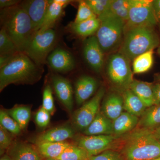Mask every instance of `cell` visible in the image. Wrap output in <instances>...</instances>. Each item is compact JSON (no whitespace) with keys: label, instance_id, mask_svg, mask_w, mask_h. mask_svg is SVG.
<instances>
[{"label":"cell","instance_id":"cell-1","mask_svg":"<svg viewBox=\"0 0 160 160\" xmlns=\"http://www.w3.org/2000/svg\"><path fill=\"white\" fill-rule=\"evenodd\" d=\"M114 150L124 160H151L160 157V144L149 132L137 129L118 138Z\"/></svg>","mask_w":160,"mask_h":160},{"label":"cell","instance_id":"cell-2","mask_svg":"<svg viewBox=\"0 0 160 160\" xmlns=\"http://www.w3.org/2000/svg\"><path fill=\"white\" fill-rule=\"evenodd\" d=\"M43 69L25 53L18 52L0 68V91L11 84L32 85L42 77Z\"/></svg>","mask_w":160,"mask_h":160},{"label":"cell","instance_id":"cell-3","mask_svg":"<svg viewBox=\"0 0 160 160\" xmlns=\"http://www.w3.org/2000/svg\"><path fill=\"white\" fill-rule=\"evenodd\" d=\"M0 17L2 28L23 52L35 32L29 15L19 4L1 9Z\"/></svg>","mask_w":160,"mask_h":160},{"label":"cell","instance_id":"cell-4","mask_svg":"<svg viewBox=\"0 0 160 160\" xmlns=\"http://www.w3.org/2000/svg\"><path fill=\"white\" fill-rule=\"evenodd\" d=\"M160 36L153 27H141L124 31V37L118 52L130 61L140 55L158 48Z\"/></svg>","mask_w":160,"mask_h":160},{"label":"cell","instance_id":"cell-5","mask_svg":"<svg viewBox=\"0 0 160 160\" xmlns=\"http://www.w3.org/2000/svg\"><path fill=\"white\" fill-rule=\"evenodd\" d=\"M131 61L118 52L109 56L106 66V74L112 91L122 94L130 88L133 82V72Z\"/></svg>","mask_w":160,"mask_h":160},{"label":"cell","instance_id":"cell-6","mask_svg":"<svg viewBox=\"0 0 160 160\" xmlns=\"http://www.w3.org/2000/svg\"><path fill=\"white\" fill-rule=\"evenodd\" d=\"M99 20L101 24L96 37L104 53L119 49L124 37L126 22L115 18Z\"/></svg>","mask_w":160,"mask_h":160},{"label":"cell","instance_id":"cell-7","mask_svg":"<svg viewBox=\"0 0 160 160\" xmlns=\"http://www.w3.org/2000/svg\"><path fill=\"white\" fill-rule=\"evenodd\" d=\"M57 39L56 32L52 29L38 31L33 35L23 52L35 64L42 67L54 48Z\"/></svg>","mask_w":160,"mask_h":160},{"label":"cell","instance_id":"cell-8","mask_svg":"<svg viewBox=\"0 0 160 160\" xmlns=\"http://www.w3.org/2000/svg\"><path fill=\"white\" fill-rule=\"evenodd\" d=\"M158 23L153 10L152 0H130L129 18L124 31L135 27L155 28Z\"/></svg>","mask_w":160,"mask_h":160},{"label":"cell","instance_id":"cell-9","mask_svg":"<svg viewBox=\"0 0 160 160\" xmlns=\"http://www.w3.org/2000/svg\"><path fill=\"white\" fill-rule=\"evenodd\" d=\"M105 93V87H101L91 99L72 113L71 125L75 131L83 132L91 124L100 111Z\"/></svg>","mask_w":160,"mask_h":160},{"label":"cell","instance_id":"cell-10","mask_svg":"<svg viewBox=\"0 0 160 160\" xmlns=\"http://www.w3.org/2000/svg\"><path fill=\"white\" fill-rule=\"evenodd\" d=\"M118 138L113 135H85L75 138V143L88 153L89 157L97 155L106 150L113 149Z\"/></svg>","mask_w":160,"mask_h":160},{"label":"cell","instance_id":"cell-11","mask_svg":"<svg viewBox=\"0 0 160 160\" xmlns=\"http://www.w3.org/2000/svg\"><path fill=\"white\" fill-rule=\"evenodd\" d=\"M52 88L58 99L69 113L73 108V92L70 81L57 74L51 77Z\"/></svg>","mask_w":160,"mask_h":160},{"label":"cell","instance_id":"cell-12","mask_svg":"<svg viewBox=\"0 0 160 160\" xmlns=\"http://www.w3.org/2000/svg\"><path fill=\"white\" fill-rule=\"evenodd\" d=\"M83 53L86 62L92 70L99 73L104 66V52L96 37L92 36L85 41Z\"/></svg>","mask_w":160,"mask_h":160},{"label":"cell","instance_id":"cell-13","mask_svg":"<svg viewBox=\"0 0 160 160\" xmlns=\"http://www.w3.org/2000/svg\"><path fill=\"white\" fill-rule=\"evenodd\" d=\"M51 2L49 0H27L20 3L31 19L35 32L42 27Z\"/></svg>","mask_w":160,"mask_h":160},{"label":"cell","instance_id":"cell-14","mask_svg":"<svg viewBox=\"0 0 160 160\" xmlns=\"http://www.w3.org/2000/svg\"><path fill=\"white\" fill-rule=\"evenodd\" d=\"M75 130L72 125L64 124L53 127L38 135L32 140L35 145L42 142H60L74 138Z\"/></svg>","mask_w":160,"mask_h":160},{"label":"cell","instance_id":"cell-15","mask_svg":"<svg viewBox=\"0 0 160 160\" xmlns=\"http://www.w3.org/2000/svg\"><path fill=\"white\" fill-rule=\"evenodd\" d=\"M47 61L53 71L61 73L72 71L76 66L75 61L72 54L61 48H58L52 52Z\"/></svg>","mask_w":160,"mask_h":160},{"label":"cell","instance_id":"cell-16","mask_svg":"<svg viewBox=\"0 0 160 160\" xmlns=\"http://www.w3.org/2000/svg\"><path fill=\"white\" fill-rule=\"evenodd\" d=\"M98 88L96 79L90 76L83 75L75 84V97L78 106L82 105L95 93Z\"/></svg>","mask_w":160,"mask_h":160},{"label":"cell","instance_id":"cell-17","mask_svg":"<svg viewBox=\"0 0 160 160\" xmlns=\"http://www.w3.org/2000/svg\"><path fill=\"white\" fill-rule=\"evenodd\" d=\"M123 110V98L121 93L112 91L103 98L100 111L111 121L120 116Z\"/></svg>","mask_w":160,"mask_h":160},{"label":"cell","instance_id":"cell-18","mask_svg":"<svg viewBox=\"0 0 160 160\" xmlns=\"http://www.w3.org/2000/svg\"><path fill=\"white\" fill-rule=\"evenodd\" d=\"M13 160H42L36 146L24 142H14L7 151Z\"/></svg>","mask_w":160,"mask_h":160},{"label":"cell","instance_id":"cell-19","mask_svg":"<svg viewBox=\"0 0 160 160\" xmlns=\"http://www.w3.org/2000/svg\"><path fill=\"white\" fill-rule=\"evenodd\" d=\"M139 118L124 112L112 121V135L121 137L133 131L137 127Z\"/></svg>","mask_w":160,"mask_h":160},{"label":"cell","instance_id":"cell-20","mask_svg":"<svg viewBox=\"0 0 160 160\" xmlns=\"http://www.w3.org/2000/svg\"><path fill=\"white\" fill-rule=\"evenodd\" d=\"M72 2L69 0L51 1L42 25L38 31H45L47 29H52L62 15L64 8Z\"/></svg>","mask_w":160,"mask_h":160},{"label":"cell","instance_id":"cell-21","mask_svg":"<svg viewBox=\"0 0 160 160\" xmlns=\"http://www.w3.org/2000/svg\"><path fill=\"white\" fill-rule=\"evenodd\" d=\"M160 127V103L148 107L139 118L137 129L151 132Z\"/></svg>","mask_w":160,"mask_h":160},{"label":"cell","instance_id":"cell-22","mask_svg":"<svg viewBox=\"0 0 160 160\" xmlns=\"http://www.w3.org/2000/svg\"><path fill=\"white\" fill-rule=\"evenodd\" d=\"M82 132L87 136L112 135V121L100 110L94 119Z\"/></svg>","mask_w":160,"mask_h":160},{"label":"cell","instance_id":"cell-23","mask_svg":"<svg viewBox=\"0 0 160 160\" xmlns=\"http://www.w3.org/2000/svg\"><path fill=\"white\" fill-rule=\"evenodd\" d=\"M122 95L124 110L140 118L147 108L142 101L130 89L124 92Z\"/></svg>","mask_w":160,"mask_h":160},{"label":"cell","instance_id":"cell-24","mask_svg":"<svg viewBox=\"0 0 160 160\" xmlns=\"http://www.w3.org/2000/svg\"><path fill=\"white\" fill-rule=\"evenodd\" d=\"M153 83L134 79L130 89L142 101L147 108L154 105Z\"/></svg>","mask_w":160,"mask_h":160},{"label":"cell","instance_id":"cell-25","mask_svg":"<svg viewBox=\"0 0 160 160\" xmlns=\"http://www.w3.org/2000/svg\"><path fill=\"white\" fill-rule=\"evenodd\" d=\"M130 3V0H112L107 10L98 18H117L126 22L129 18Z\"/></svg>","mask_w":160,"mask_h":160},{"label":"cell","instance_id":"cell-26","mask_svg":"<svg viewBox=\"0 0 160 160\" xmlns=\"http://www.w3.org/2000/svg\"><path fill=\"white\" fill-rule=\"evenodd\" d=\"M71 143L67 142H42L36 144L39 153L43 158L57 159Z\"/></svg>","mask_w":160,"mask_h":160},{"label":"cell","instance_id":"cell-27","mask_svg":"<svg viewBox=\"0 0 160 160\" xmlns=\"http://www.w3.org/2000/svg\"><path fill=\"white\" fill-rule=\"evenodd\" d=\"M8 114L17 122L22 131H26L31 117V106L29 105H16L11 109H6Z\"/></svg>","mask_w":160,"mask_h":160},{"label":"cell","instance_id":"cell-28","mask_svg":"<svg viewBox=\"0 0 160 160\" xmlns=\"http://www.w3.org/2000/svg\"><path fill=\"white\" fill-rule=\"evenodd\" d=\"M101 21L98 18L91 19L82 22L72 23L70 25L72 32L82 37H90L97 32Z\"/></svg>","mask_w":160,"mask_h":160},{"label":"cell","instance_id":"cell-29","mask_svg":"<svg viewBox=\"0 0 160 160\" xmlns=\"http://www.w3.org/2000/svg\"><path fill=\"white\" fill-rule=\"evenodd\" d=\"M153 51H149L136 58L132 63L133 73L139 74L149 71L153 65Z\"/></svg>","mask_w":160,"mask_h":160},{"label":"cell","instance_id":"cell-30","mask_svg":"<svg viewBox=\"0 0 160 160\" xmlns=\"http://www.w3.org/2000/svg\"><path fill=\"white\" fill-rule=\"evenodd\" d=\"M85 150L75 144H71L58 158L60 160H89Z\"/></svg>","mask_w":160,"mask_h":160},{"label":"cell","instance_id":"cell-31","mask_svg":"<svg viewBox=\"0 0 160 160\" xmlns=\"http://www.w3.org/2000/svg\"><path fill=\"white\" fill-rule=\"evenodd\" d=\"M0 126L13 135L19 136L22 133L18 124L8 114L6 109L0 110Z\"/></svg>","mask_w":160,"mask_h":160},{"label":"cell","instance_id":"cell-32","mask_svg":"<svg viewBox=\"0 0 160 160\" xmlns=\"http://www.w3.org/2000/svg\"><path fill=\"white\" fill-rule=\"evenodd\" d=\"M18 52L19 50L14 42L2 28L0 31V55H13Z\"/></svg>","mask_w":160,"mask_h":160},{"label":"cell","instance_id":"cell-33","mask_svg":"<svg viewBox=\"0 0 160 160\" xmlns=\"http://www.w3.org/2000/svg\"><path fill=\"white\" fill-rule=\"evenodd\" d=\"M97 18L96 15L92 10L86 1H80L79 2L77 14L73 22H82Z\"/></svg>","mask_w":160,"mask_h":160},{"label":"cell","instance_id":"cell-34","mask_svg":"<svg viewBox=\"0 0 160 160\" xmlns=\"http://www.w3.org/2000/svg\"><path fill=\"white\" fill-rule=\"evenodd\" d=\"M42 107L49 112L51 115L55 111L52 89L49 84L46 85L43 90Z\"/></svg>","mask_w":160,"mask_h":160},{"label":"cell","instance_id":"cell-35","mask_svg":"<svg viewBox=\"0 0 160 160\" xmlns=\"http://www.w3.org/2000/svg\"><path fill=\"white\" fill-rule=\"evenodd\" d=\"M85 1L95 14L99 17L108 9L112 0H86Z\"/></svg>","mask_w":160,"mask_h":160},{"label":"cell","instance_id":"cell-36","mask_svg":"<svg viewBox=\"0 0 160 160\" xmlns=\"http://www.w3.org/2000/svg\"><path fill=\"white\" fill-rule=\"evenodd\" d=\"M13 135L0 126V154L1 156L5 154L13 144Z\"/></svg>","mask_w":160,"mask_h":160},{"label":"cell","instance_id":"cell-37","mask_svg":"<svg viewBox=\"0 0 160 160\" xmlns=\"http://www.w3.org/2000/svg\"><path fill=\"white\" fill-rule=\"evenodd\" d=\"M51 115L49 112L41 107L34 115L35 122L37 126L40 129H45L50 123Z\"/></svg>","mask_w":160,"mask_h":160},{"label":"cell","instance_id":"cell-38","mask_svg":"<svg viewBox=\"0 0 160 160\" xmlns=\"http://www.w3.org/2000/svg\"><path fill=\"white\" fill-rule=\"evenodd\" d=\"M89 160H124L122 154L117 150L110 149L102 153L89 157Z\"/></svg>","mask_w":160,"mask_h":160},{"label":"cell","instance_id":"cell-39","mask_svg":"<svg viewBox=\"0 0 160 160\" xmlns=\"http://www.w3.org/2000/svg\"><path fill=\"white\" fill-rule=\"evenodd\" d=\"M22 2L17 0H1L0 1V8L1 9L10 8L17 6Z\"/></svg>","mask_w":160,"mask_h":160},{"label":"cell","instance_id":"cell-40","mask_svg":"<svg viewBox=\"0 0 160 160\" xmlns=\"http://www.w3.org/2000/svg\"><path fill=\"white\" fill-rule=\"evenodd\" d=\"M153 92L154 95V105L160 103V83L153 84Z\"/></svg>","mask_w":160,"mask_h":160},{"label":"cell","instance_id":"cell-41","mask_svg":"<svg viewBox=\"0 0 160 160\" xmlns=\"http://www.w3.org/2000/svg\"><path fill=\"white\" fill-rule=\"evenodd\" d=\"M153 10L158 23L160 24V0H152Z\"/></svg>","mask_w":160,"mask_h":160},{"label":"cell","instance_id":"cell-42","mask_svg":"<svg viewBox=\"0 0 160 160\" xmlns=\"http://www.w3.org/2000/svg\"><path fill=\"white\" fill-rule=\"evenodd\" d=\"M150 132L153 138L160 144V127Z\"/></svg>","mask_w":160,"mask_h":160},{"label":"cell","instance_id":"cell-43","mask_svg":"<svg viewBox=\"0 0 160 160\" xmlns=\"http://www.w3.org/2000/svg\"><path fill=\"white\" fill-rule=\"evenodd\" d=\"M0 160H13L10 156L7 154V153H6V154H5L3 155L1 157V159H0Z\"/></svg>","mask_w":160,"mask_h":160},{"label":"cell","instance_id":"cell-44","mask_svg":"<svg viewBox=\"0 0 160 160\" xmlns=\"http://www.w3.org/2000/svg\"><path fill=\"white\" fill-rule=\"evenodd\" d=\"M155 81L157 83H160V74L158 73L155 75Z\"/></svg>","mask_w":160,"mask_h":160},{"label":"cell","instance_id":"cell-45","mask_svg":"<svg viewBox=\"0 0 160 160\" xmlns=\"http://www.w3.org/2000/svg\"><path fill=\"white\" fill-rule=\"evenodd\" d=\"M159 29H160V24H159ZM157 53L158 55L159 56L160 58V42L159 44V46L157 48Z\"/></svg>","mask_w":160,"mask_h":160},{"label":"cell","instance_id":"cell-46","mask_svg":"<svg viewBox=\"0 0 160 160\" xmlns=\"http://www.w3.org/2000/svg\"><path fill=\"white\" fill-rule=\"evenodd\" d=\"M45 160H60L58 159H45Z\"/></svg>","mask_w":160,"mask_h":160},{"label":"cell","instance_id":"cell-47","mask_svg":"<svg viewBox=\"0 0 160 160\" xmlns=\"http://www.w3.org/2000/svg\"><path fill=\"white\" fill-rule=\"evenodd\" d=\"M151 160H160V157H159L156 158H155L154 159H152Z\"/></svg>","mask_w":160,"mask_h":160}]
</instances>
